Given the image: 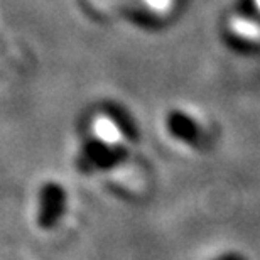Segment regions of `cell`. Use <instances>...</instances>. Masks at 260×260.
<instances>
[{
  "label": "cell",
  "mask_w": 260,
  "mask_h": 260,
  "mask_svg": "<svg viewBox=\"0 0 260 260\" xmlns=\"http://www.w3.org/2000/svg\"><path fill=\"white\" fill-rule=\"evenodd\" d=\"M211 260H248V258L240 252H225V253H221V255H218Z\"/></svg>",
  "instance_id": "4"
},
{
  "label": "cell",
  "mask_w": 260,
  "mask_h": 260,
  "mask_svg": "<svg viewBox=\"0 0 260 260\" xmlns=\"http://www.w3.org/2000/svg\"><path fill=\"white\" fill-rule=\"evenodd\" d=\"M128 157V150L123 145L108 144L105 140L91 137L81 144L76 155V168L85 174L112 171L123 164Z\"/></svg>",
  "instance_id": "1"
},
{
  "label": "cell",
  "mask_w": 260,
  "mask_h": 260,
  "mask_svg": "<svg viewBox=\"0 0 260 260\" xmlns=\"http://www.w3.org/2000/svg\"><path fill=\"white\" fill-rule=\"evenodd\" d=\"M166 127L171 137L183 142L193 149H205L206 145V132L196 122L194 117L183 110H173L166 117Z\"/></svg>",
  "instance_id": "3"
},
{
  "label": "cell",
  "mask_w": 260,
  "mask_h": 260,
  "mask_svg": "<svg viewBox=\"0 0 260 260\" xmlns=\"http://www.w3.org/2000/svg\"><path fill=\"white\" fill-rule=\"evenodd\" d=\"M68 193L58 181H46L38 193V225L41 230L51 232L66 215Z\"/></svg>",
  "instance_id": "2"
}]
</instances>
